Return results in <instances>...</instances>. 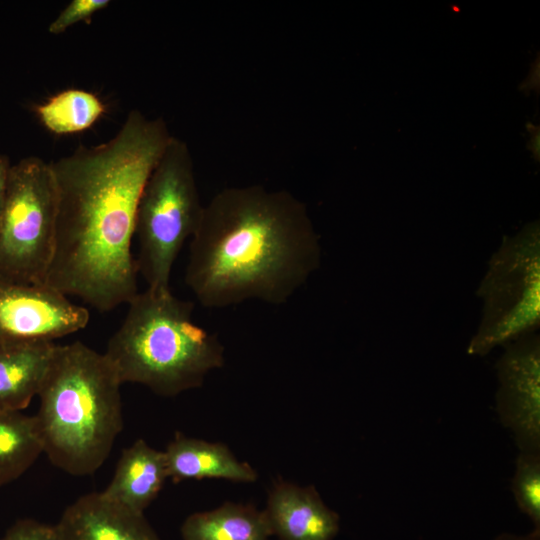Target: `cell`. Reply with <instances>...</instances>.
<instances>
[{
	"label": "cell",
	"mask_w": 540,
	"mask_h": 540,
	"mask_svg": "<svg viewBox=\"0 0 540 540\" xmlns=\"http://www.w3.org/2000/svg\"><path fill=\"white\" fill-rule=\"evenodd\" d=\"M173 135L161 117L131 110L118 132L50 163L57 191L53 258L45 285L100 312L139 291L132 254L143 186Z\"/></svg>",
	"instance_id": "obj_1"
},
{
	"label": "cell",
	"mask_w": 540,
	"mask_h": 540,
	"mask_svg": "<svg viewBox=\"0 0 540 540\" xmlns=\"http://www.w3.org/2000/svg\"><path fill=\"white\" fill-rule=\"evenodd\" d=\"M320 262V238L302 201L261 185L228 187L204 205L185 282L210 309L248 300L281 305Z\"/></svg>",
	"instance_id": "obj_2"
},
{
	"label": "cell",
	"mask_w": 540,
	"mask_h": 540,
	"mask_svg": "<svg viewBox=\"0 0 540 540\" xmlns=\"http://www.w3.org/2000/svg\"><path fill=\"white\" fill-rule=\"evenodd\" d=\"M121 385L104 353L80 341L56 345L34 415L54 466L87 476L103 465L123 428Z\"/></svg>",
	"instance_id": "obj_3"
},
{
	"label": "cell",
	"mask_w": 540,
	"mask_h": 540,
	"mask_svg": "<svg viewBox=\"0 0 540 540\" xmlns=\"http://www.w3.org/2000/svg\"><path fill=\"white\" fill-rule=\"evenodd\" d=\"M104 354L121 383H137L173 397L199 388L225 363L219 337L193 321L194 304L170 288L138 292Z\"/></svg>",
	"instance_id": "obj_4"
},
{
	"label": "cell",
	"mask_w": 540,
	"mask_h": 540,
	"mask_svg": "<svg viewBox=\"0 0 540 540\" xmlns=\"http://www.w3.org/2000/svg\"><path fill=\"white\" fill-rule=\"evenodd\" d=\"M204 205L187 143L172 136L146 180L136 210L137 271L150 288H170L174 263L196 232Z\"/></svg>",
	"instance_id": "obj_5"
},
{
	"label": "cell",
	"mask_w": 540,
	"mask_h": 540,
	"mask_svg": "<svg viewBox=\"0 0 540 540\" xmlns=\"http://www.w3.org/2000/svg\"><path fill=\"white\" fill-rule=\"evenodd\" d=\"M477 295L483 301L478 329L467 347L473 356L534 333L540 324V222L504 236L488 261Z\"/></svg>",
	"instance_id": "obj_6"
},
{
	"label": "cell",
	"mask_w": 540,
	"mask_h": 540,
	"mask_svg": "<svg viewBox=\"0 0 540 540\" xmlns=\"http://www.w3.org/2000/svg\"><path fill=\"white\" fill-rule=\"evenodd\" d=\"M57 191L50 163L24 157L9 170L0 218V279L44 284L53 258Z\"/></svg>",
	"instance_id": "obj_7"
},
{
	"label": "cell",
	"mask_w": 540,
	"mask_h": 540,
	"mask_svg": "<svg viewBox=\"0 0 540 540\" xmlns=\"http://www.w3.org/2000/svg\"><path fill=\"white\" fill-rule=\"evenodd\" d=\"M88 310L45 284L0 279V343L53 342L89 322Z\"/></svg>",
	"instance_id": "obj_8"
},
{
	"label": "cell",
	"mask_w": 540,
	"mask_h": 540,
	"mask_svg": "<svg viewBox=\"0 0 540 540\" xmlns=\"http://www.w3.org/2000/svg\"><path fill=\"white\" fill-rule=\"evenodd\" d=\"M496 363V408L521 452L540 450V338L526 334L505 345Z\"/></svg>",
	"instance_id": "obj_9"
},
{
	"label": "cell",
	"mask_w": 540,
	"mask_h": 540,
	"mask_svg": "<svg viewBox=\"0 0 540 540\" xmlns=\"http://www.w3.org/2000/svg\"><path fill=\"white\" fill-rule=\"evenodd\" d=\"M264 512L272 536L279 540H334L340 529L339 515L310 485L276 480Z\"/></svg>",
	"instance_id": "obj_10"
},
{
	"label": "cell",
	"mask_w": 540,
	"mask_h": 540,
	"mask_svg": "<svg viewBox=\"0 0 540 540\" xmlns=\"http://www.w3.org/2000/svg\"><path fill=\"white\" fill-rule=\"evenodd\" d=\"M63 540H160L144 516L101 492L80 496L56 524Z\"/></svg>",
	"instance_id": "obj_11"
},
{
	"label": "cell",
	"mask_w": 540,
	"mask_h": 540,
	"mask_svg": "<svg viewBox=\"0 0 540 540\" xmlns=\"http://www.w3.org/2000/svg\"><path fill=\"white\" fill-rule=\"evenodd\" d=\"M164 454L168 478L175 483L202 479L252 483L258 478L256 470L240 461L224 443L208 442L177 432Z\"/></svg>",
	"instance_id": "obj_12"
},
{
	"label": "cell",
	"mask_w": 540,
	"mask_h": 540,
	"mask_svg": "<svg viewBox=\"0 0 540 540\" xmlns=\"http://www.w3.org/2000/svg\"><path fill=\"white\" fill-rule=\"evenodd\" d=\"M55 347L47 341L0 343V412H21L39 394Z\"/></svg>",
	"instance_id": "obj_13"
},
{
	"label": "cell",
	"mask_w": 540,
	"mask_h": 540,
	"mask_svg": "<svg viewBox=\"0 0 540 540\" xmlns=\"http://www.w3.org/2000/svg\"><path fill=\"white\" fill-rule=\"evenodd\" d=\"M167 479L164 451L138 439L122 450L114 475L102 492L120 504L144 513Z\"/></svg>",
	"instance_id": "obj_14"
},
{
	"label": "cell",
	"mask_w": 540,
	"mask_h": 540,
	"mask_svg": "<svg viewBox=\"0 0 540 540\" xmlns=\"http://www.w3.org/2000/svg\"><path fill=\"white\" fill-rule=\"evenodd\" d=\"M180 533L182 540H268L272 536L264 510L235 502L189 515Z\"/></svg>",
	"instance_id": "obj_15"
},
{
	"label": "cell",
	"mask_w": 540,
	"mask_h": 540,
	"mask_svg": "<svg viewBox=\"0 0 540 540\" xmlns=\"http://www.w3.org/2000/svg\"><path fill=\"white\" fill-rule=\"evenodd\" d=\"M42 453L34 415L0 412V486L19 478Z\"/></svg>",
	"instance_id": "obj_16"
},
{
	"label": "cell",
	"mask_w": 540,
	"mask_h": 540,
	"mask_svg": "<svg viewBox=\"0 0 540 540\" xmlns=\"http://www.w3.org/2000/svg\"><path fill=\"white\" fill-rule=\"evenodd\" d=\"M41 123L55 134H73L90 128L104 113L99 97L83 89H66L35 109Z\"/></svg>",
	"instance_id": "obj_17"
},
{
	"label": "cell",
	"mask_w": 540,
	"mask_h": 540,
	"mask_svg": "<svg viewBox=\"0 0 540 540\" xmlns=\"http://www.w3.org/2000/svg\"><path fill=\"white\" fill-rule=\"evenodd\" d=\"M512 492L519 509L540 528V452H521L516 461Z\"/></svg>",
	"instance_id": "obj_18"
},
{
	"label": "cell",
	"mask_w": 540,
	"mask_h": 540,
	"mask_svg": "<svg viewBox=\"0 0 540 540\" xmlns=\"http://www.w3.org/2000/svg\"><path fill=\"white\" fill-rule=\"evenodd\" d=\"M109 4V0H72L49 24L48 32L53 35L61 34L71 26L89 19Z\"/></svg>",
	"instance_id": "obj_19"
},
{
	"label": "cell",
	"mask_w": 540,
	"mask_h": 540,
	"mask_svg": "<svg viewBox=\"0 0 540 540\" xmlns=\"http://www.w3.org/2000/svg\"><path fill=\"white\" fill-rule=\"evenodd\" d=\"M0 540H63V538L56 525L26 518L17 520Z\"/></svg>",
	"instance_id": "obj_20"
},
{
	"label": "cell",
	"mask_w": 540,
	"mask_h": 540,
	"mask_svg": "<svg viewBox=\"0 0 540 540\" xmlns=\"http://www.w3.org/2000/svg\"><path fill=\"white\" fill-rule=\"evenodd\" d=\"M540 87V60L539 54L537 58L531 64L528 76L520 84L519 89L525 93H530L531 91H539Z\"/></svg>",
	"instance_id": "obj_21"
},
{
	"label": "cell",
	"mask_w": 540,
	"mask_h": 540,
	"mask_svg": "<svg viewBox=\"0 0 540 540\" xmlns=\"http://www.w3.org/2000/svg\"><path fill=\"white\" fill-rule=\"evenodd\" d=\"M11 165L12 164L9 157L0 153V218L4 206L8 175Z\"/></svg>",
	"instance_id": "obj_22"
},
{
	"label": "cell",
	"mask_w": 540,
	"mask_h": 540,
	"mask_svg": "<svg viewBox=\"0 0 540 540\" xmlns=\"http://www.w3.org/2000/svg\"><path fill=\"white\" fill-rule=\"evenodd\" d=\"M527 131L529 133V140L527 143L528 150L532 153L535 161L540 160V127L528 122L526 124Z\"/></svg>",
	"instance_id": "obj_23"
},
{
	"label": "cell",
	"mask_w": 540,
	"mask_h": 540,
	"mask_svg": "<svg viewBox=\"0 0 540 540\" xmlns=\"http://www.w3.org/2000/svg\"><path fill=\"white\" fill-rule=\"evenodd\" d=\"M493 540H540V528H534L530 533L524 535L504 533Z\"/></svg>",
	"instance_id": "obj_24"
}]
</instances>
